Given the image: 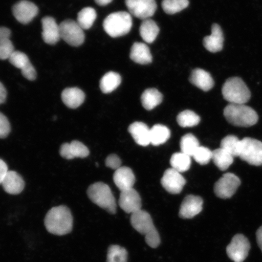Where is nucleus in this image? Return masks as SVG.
Masks as SVG:
<instances>
[{
	"label": "nucleus",
	"instance_id": "bb28decb",
	"mask_svg": "<svg viewBox=\"0 0 262 262\" xmlns=\"http://www.w3.org/2000/svg\"><path fill=\"white\" fill-rule=\"evenodd\" d=\"M160 29L156 23L149 18L143 20L140 27V34L147 43H152L159 35Z\"/></svg>",
	"mask_w": 262,
	"mask_h": 262
},
{
	"label": "nucleus",
	"instance_id": "58836bf2",
	"mask_svg": "<svg viewBox=\"0 0 262 262\" xmlns=\"http://www.w3.org/2000/svg\"><path fill=\"white\" fill-rule=\"evenodd\" d=\"M192 157L195 161L201 165H207L212 160V151L208 147L200 146Z\"/></svg>",
	"mask_w": 262,
	"mask_h": 262
},
{
	"label": "nucleus",
	"instance_id": "c756f323",
	"mask_svg": "<svg viewBox=\"0 0 262 262\" xmlns=\"http://www.w3.org/2000/svg\"><path fill=\"white\" fill-rule=\"evenodd\" d=\"M234 157L225 150L220 148L216 149L212 151V160L216 166L221 170L226 171L234 162Z\"/></svg>",
	"mask_w": 262,
	"mask_h": 262
},
{
	"label": "nucleus",
	"instance_id": "c03bdc74",
	"mask_svg": "<svg viewBox=\"0 0 262 262\" xmlns=\"http://www.w3.org/2000/svg\"><path fill=\"white\" fill-rule=\"evenodd\" d=\"M256 237L257 244L258 246H259L260 250L262 251V226L259 228H258V230L257 231Z\"/></svg>",
	"mask_w": 262,
	"mask_h": 262
},
{
	"label": "nucleus",
	"instance_id": "9b49d317",
	"mask_svg": "<svg viewBox=\"0 0 262 262\" xmlns=\"http://www.w3.org/2000/svg\"><path fill=\"white\" fill-rule=\"evenodd\" d=\"M129 14L143 20L155 14L157 6L156 0H125Z\"/></svg>",
	"mask_w": 262,
	"mask_h": 262
},
{
	"label": "nucleus",
	"instance_id": "0eeeda50",
	"mask_svg": "<svg viewBox=\"0 0 262 262\" xmlns=\"http://www.w3.org/2000/svg\"><path fill=\"white\" fill-rule=\"evenodd\" d=\"M241 150L239 157L244 161L253 166L262 165V142L245 137L241 140Z\"/></svg>",
	"mask_w": 262,
	"mask_h": 262
},
{
	"label": "nucleus",
	"instance_id": "7ed1b4c3",
	"mask_svg": "<svg viewBox=\"0 0 262 262\" xmlns=\"http://www.w3.org/2000/svg\"><path fill=\"white\" fill-rule=\"evenodd\" d=\"M224 114L228 123L235 126L250 127L258 120L255 111L245 104L229 103L225 107Z\"/></svg>",
	"mask_w": 262,
	"mask_h": 262
},
{
	"label": "nucleus",
	"instance_id": "ddd939ff",
	"mask_svg": "<svg viewBox=\"0 0 262 262\" xmlns=\"http://www.w3.org/2000/svg\"><path fill=\"white\" fill-rule=\"evenodd\" d=\"M13 15L22 24L30 23L38 13V8L34 3L22 0L19 2L12 8Z\"/></svg>",
	"mask_w": 262,
	"mask_h": 262
},
{
	"label": "nucleus",
	"instance_id": "473e14b6",
	"mask_svg": "<svg viewBox=\"0 0 262 262\" xmlns=\"http://www.w3.org/2000/svg\"><path fill=\"white\" fill-rule=\"evenodd\" d=\"M241 140L233 135L225 137L222 140L221 147L234 157H239L241 150Z\"/></svg>",
	"mask_w": 262,
	"mask_h": 262
},
{
	"label": "nucleus",
	"instance_id": "2eb2a0df",
	"mask_svg": "<svg viewBox=\"0 0 262 262\" xmlns=\"http://www.w3.org/2000/svg\"><path fill=\"white\" fill-rule=\"evenodd\" d=\"M9 60L15 67L20 69L23 75L26 79L31 81L35 80L37 72L25 54L21 52L15 51L10 57Z\"/></svg>",
	"mask_w": 262,
	"mask_h": 262
},
{
	"label": "nucleus",
	"instance_id": "f03ea898",
	"mask_svg": "<svg viewBox=\"0 0 262 262\" xmlns=\"http://www.w3.org/2000/svg\"><path fill=\"white\" fill-rule=\"evenodd\" d=\"M130 223L133 228L145 236L146 244L149 247L156 248L160 243V237L151 217L148 212L141 210L131 214Z\"/></svg>",
	"mask_w": 262,
	"mask_h": 262
},
{
	"label": "nucleus",
	"instance_id": "f257e3e1",
	"mask_svg": "<svg viewBox=\"0 0 262 262\" xmlns=\"http://www.w3.org/2000/svg\"><path fill=\"white\" fill-rule=\"evenodd\" d=\"M45 225L48 231L54 235L70 233L73 228V217L70 209L63 205L52 208L46 215Z\"/></svg>",
	"mask_w": 262,
	"mask_h": 262
},
{
	"label": "nucleus",
	"instance_id": "f8f14e48",
	"mask_svg": "<svg viewBox=\"0 0 262 262\" xmlns=\"http://www.w3.org/2000/svg\"><path fill=\"white\" fill-rule=\"evenodd\" d=\"M164 189L171 194H178L181 192L186 184V180L181 173L173 168L166 169L161 180Z\"/></svg>",
	"mask_w": 262,
	"mask_h": 262
},
{
	"label": "nucleus",
	"instance_id": "2f4dec72",
	"mask_svg": "<svg viewBox=\"0 0 262 262\" xmlns=\"http://www.w3.org/2000/svg\"><path fill=\"white\" fill-rule=\"evenodd\" d=\"M170 163L172 168L180 173L187 171L191 164V157L181 152L173 154L172 156Z\"/></svg>",
	"mask_w": 262,
	"mask_h": 262
},
{
	"label": "nucleus",
	"instance_id": "7c9ffc66",
	"mask_svg": "<svg viewBox=\"0 0 262 262\" xmlns=\"http://www.w3.org/2000/svg\"><path fill=\"white\" fill-rule=\"evenodd\" d=\"M171 136V131L162 124H156L150 129V143L155 146L162 145Z\"/></svg>",
	"mask_w": 262,
	"mask_h": 262
},
{
	"label": "nucleus",
	"instance_id": "e433bc0d",
	"mask_svg": "<svg viewBox=\"0 0 262 262\" xmlns=\"http://www.w3.org/2000/svg\"><path fill=\"white\" fill-rule=\"evenodd\" d=\"M188 5V0H163L162 3L164 12L169 15L175 14L183 11Z\"/></svg>",
	"mask_w": 262,
	"mask_h": 262
},
{
	"label": "nucleus",
	"instance_id": "dca6fc26",
	"mask_svg": "<svg viewBox=\"0 0 262 262\" xmlns=\"http://www.w3.org/2000/svg\"><path fill=\"white\" fill-rule=\"evenodd\" d=\"M203 201L201 196L189 195L183 200L179 211L182 219H192L201 213L203 209Z\"/></svg>",
	"mask_w": 262,
	"mask_h": 262
},
{
	"label": "nucleus",
	"instance_id": "72a5a7b5",
	"mask_svg": "<svg viewBox=\"0 0 262 262\" xmlns=\"http://www.w3.org/2000/svg\"><path fill=\"white\" fill-rule=\"evenodd\" d=\"M97 18L96 10L93 8H85L78 13V24L83 29H89L93 25Z\"/></svg>",
	"mask_w": 262,
	"mask_h": 262
},
{
	"label": "nucleus",
	"instance_id": "4c0bfd02",
	"mask_svg": "<svg viewBox=\"0 0 262 262\" xmlns=\"http://www.w3.org/2000/svg\"><path fill=\"white\" fill-rule=\"evenodd\" d=\"M127 252L119 245H111L108 249L107 262H127Z\"/></svg>",
	"mask_w": 262,
	"mask_h": 262
},
{
	"label": "nucleus",
	"instance_id": "c9c22d12",
	"mask_svg": "<svg viewBox=\"0 0 262 262\" xmlns=\"http://www.w3.org/2000/svg\"><path fill=\"white\" fill-rule=\"evenodd\" d=\"M177 121L181 127H191L198 125L201 122V118L193 111L185 110L178 115Z\"/></svg>",
	"mask_w": 262,
	"mask_h": 262
},
{
	"label": "nucleus",
	"instance_id": "393cba45",
	"mask_svg": "<svg viewBox=\"0 0 262 262\" xmlns=\"http://www.w3.org/2000/svg\"><path fill=\"white\" fill-rule=\"evenodd\" d=\"M130 58L136 63L147 64L151 63L152 57L147 46L143 42H134L130 49Z\"/></svg>",
	"mask_w": 262,
	"mask_h": 262
},
{
	"label": "nucleus",
	"instance_id": "6e6552de",
	"mask_svg": "<svg viewBox=\"0 0 262 262\" xmlns=\"http://www.w3.org/2000/svg\"><path fill=\"white\" fill-rule=\"evenodd\" d=\"M60 26L61 39L72 47H77L83 43L85 38L83 29L77 21L67 19Z\"/></svg>",
	"mask_w": 262,
	"mask_h": 262
},
{
	"label": "nucleus",
	"instance_id": "20e7f679",
	"mask_svg": "<svg viewBox=\"0 0 262 262\" xmlns=\"http://www.w3.org/2000/svg\"><path fill=\"white\" fill-rule=\"evenodd\" d=\"M222 95L229 103L245 104L251 97L250 89L241 78L234 77L226 80L222 87Z\"/></svg>",
	"mask_w": 262,
	"mask_h": 262
},
{
	"label": "nucleus",
	"instance_id": "aec40b11",
	"mask_svg": "<svg viewBox=\"0 0 262 262\" xmlns=\"http://www.w3.org/2000/svg\"><path fill=\"white\" fill-rule=\"evenodd\" d=\"M114 182L121 191L133 188L136 178L133 170L128 167L122 166L114 173Z\"/></svg>",
	"mask_w": 262,
	"mask_h": 262
},
{
	"label": "nucleus",
	"instance_id": "423d86ee",
	"mask_svg": "<svg viewBox=\"0 0 262 262\" xmlns=\"http://www.w3.org/2000/svg\"><path fill=\"white\" fill-rule=\"evenodd\" d=\"M133 26V19L128 12H117L108 15L103 21L104 31L111 37L125 35Z\"/></svg>",
	"mask_w": 262,
	"mask_h": 262
},
{
	"label": "nucleus",
	"instance_id": "cd10ccee",
	"mask_svg": "<svg viewBox=\"0 0 262 262\" xmlns=\"http://www.w3.org/2000/svg\"><path fill=\"white\" fill-rule=\"evenodd\" d=\"M141 101L144 108L147 111H150L162 102L163 96L155 88H149L143 92L141 97Z\"/></svg>",
	"mask_w": 262,
	"mask_h": 262
},
{
	"label": "nucleus",
	"instance_id": "b1692460",
	"mask_svg": "<svg viewBox=\"0 0 262 262\" xmlns=\"http://www.w3.org/2000/svg\"><path fill=\"white\" fill-rule=\"evenodd\" d=\"M61 99L66 106L71 109H76L83 103L85 94L77 88H67L62 92Z\"/></svg>",
	"mask_w": 262,
	"mask_h": 262
},
{
	"label": "nucleus",
	"instance_id": "a878e982",
	"mask_svg": "<svg viewBox=\"0 0 262 262\" xmlns=\"http://www.w3.org/2000/svg\"><path fill=\"white\" fill-rule=\"evenodd\" d=\"M11 35L9 29L0 27V60H7L15 52L14 45L10 40Z\"/></svg>",
	"mask_w": 262,
	"mask_h": 262
},
{
	"label": "nucleus",
	"instance_id": "39448f33",
	"mask_svg": "<svg viewBox=\"0 0 262 262\" xmlns=\"http://www.w3.org/2000/svg\"><path fill=\"white\" fill-rule=\"evenodd\" d=\"M88 195L91 201L99 207L105 209L111 214L117 210L116 199L110 186L103 182H97L91 185L88 189Z\"/></svg>",
	"mask_w": 262,
	"mask_h": 262
},
{
	"label": "nucleus",
	"instance_id": "79ce46f5",
	"mask_svg": "<svg viewBox=\"0 0 262 262\" xmlns=\"http://www.w3.org/2000/svg\"><path fill=\"white\" fill-rule=\"evenodd\" d=\"M8 171L7 165L3 160L0 159V185H2L3 180H4Z\"/></svg>",
	"mask_w": 262,
	"mask_h": 262
},
{
	"label": "nucleus",
	"instance_id": "4468645a",
	"mask_svg": "<svg viewBox=\"0 0 262 262\" xmlns=\"http://www.w3.org/2000/svg\"><path fill=\"white\" fill-rule=\"evenodd\" d=\"M119 205L124 211L133 214L142 209V200L134 188L124 190L121 191Z\"/></svg>",
	"mask_w": 262,
	"mask_h": 262
},
{
	"label": "nucleus",
	"instance_id": "1a4fd4ad",
	"mask_svg": "<svg viewBox=\"0 0 262 262\" xmlns=\"http://www.w3.org/2000/svg\"><path fill=\"white\" fill-rule=\"evenodd\" d=\"M241 184L240 179L232 173H227L215 183L214 192L218 198L223 199L233 196Z\"/></svg>",
	"mask_w": 262,
	"mask_h": 262
},
{
	"label": "nucleus",
	"instance_id": "4be33fe9",
	"mask_svg": "<svg viewBox=\"0 0 262 262\" xmlns=\"http://www.w3.org/2000/svg\"><path fill=\"white\" fill-rule=\"evenodd\" d=\"M128 131L138 145L146 146L150 143V129L145 123H133L129 126Z\"/></svg>",
	"mask_w": 262,
	"mask_h": 262
},
{
	"label": "nucleus",
	"instance_id": "c85d7f7f",
	"mask_svg": "<svg viewBox=\"0 0 262 262\" xmlns=\"http://www.w3.org/2000/svg\"><path fill=\"white\" fill-rule=\"evenodd\" d=\"M122 78L120 74L113 71L109 72L101 78L100 82V90L104 94L112 93L120 86Z\"/></svg>",
	"mask_w": 262,
	"mask_h": 262
},
{
	"label": "nucleus",
	"instance_id": "f704fd0d",
	"mask_svg": "<svg viewBox=\"0 0 262 262\" xmlns=\"http://www.w3.org/2000/svg\"><path fill=\"white\" fill-rule=\"evenodd\" d=\"M199 146V140L191 134H186V135L182 137L181 141H180L181 152L190 157H192L194 155Z\"/></svg>",
	"mask_w": 262,
	"mask_h": 262
},
{
	"label": "nucleus",
	"instance_id": "ea45409f",
	"mask_svg": "<svg viewBox=\"0 0 262 262\" xmlns=\"http://www.w3.org/2000/svg\"><path fill=\"white\" fill-rule=\"evenodd\" d=\"M11 132V125L8 118L0 113V139H5Z\"/></svg>",
	"mask_w": 262,
	"mask_h": 262
},
{
	"label": "nucleus",
	"instance_id": "a19ab883",
	"mask_svg": "<svg viewBox=\"0 0 262 262\" xmlns=\"http://www.w3.org/2000/svg\"><path fill=\"white\" fill-rule=\"evenodd\" d=\"M106 166L108 168L116 170L122 167V162L119 156L116 155H111L108 156L105 161Z\"/></svg>",
	"mask_w": 262,
	"mask_h": 262
},
{
	"label": "nucleus",
	"instance_id": "a18cd8bd",
	"mask_svg": "<svg viewBox=\"0 0 262 262\" xmlns=\"http://www.w3.org/2000/svg\"><path fill=\"white\" fill-rule=\"evenodd\" d=\"M97 5L100 6H106L113 2V0H95Z\"/></svg>",
	"mask_w": 262,
	"mask_h": 262
},
{
	"label": "nucleus",
	"instance_id": "9d476101",
	"mask_svg": "<svg viewBox=\"0 0 262 262\" xmlns=\"http://www.w3.org/2000/svg\"><path fill=\"white\" fill-rule=\"evenodd\" d=\"M251 245L248 238L242 234H236L227 248L228 257L234 262H244L248 255Z\"/></svg>",
	"mask_w": 262,
	"mask_h": 262
},
{
	"label": "nucleus",
	"instance_id": "37998d69",
	"mask_svg": "<svg viewBox=\"0 0 262 262\" xmlns=\"http://www.w3.org/2000/svg\"><path fill=\"white\" fill-rule=\"evenodd\" d=\"M7 97V92L3 84L0 82V104L5 103Z\"/></svg>",
	"mask_w": 262,
	"mask_h": 262
},
{
	"label": "nucleus",
	"instance_id": "5701e85b",
	"mask_svg": "<svg viewBox=\"0 0 262 262\" xmlns=\"http://www.w3.org/2000/svg\"><path fill=\"white\" fill-rule=\"evenodd\" d=\"M189 80L192 84L204 91H209L214 86L211 75L202 69L193 70Z\"/></svg>",
	"mask_w": 262,
	"mask_h": 262
},
{
	"label": "nucleus",
	"instance_id": "f3484780",
	"mask_svg": "<svg viewBox=\"0 0 262 262\" xmlns=\"http://www.w3.org/2000/svg\"><path fill=\"white\" fill-rule=\"evenodd\" d=\"M63 158L71 160L75 158H86L90 155V150L79 141L74 140L70 143H64L60 149Z\"/></svg>",
	"mask_w": 262,
	"mask_h": 262
},
{
	"label": "nucleus",
	"instance_id": "6ab92c4d",
	"mask_svg": "<svg viewBox=\"0 0 262 262\" xmlns=\"http://www.w3.org/2000/svg\"><path fill=\"white\" fill-rule=\"evenodd\" d=\"M224 36L222 29L217 24H213L211 34L204 39V46L212 53L220 52L224 47Z\"/></svg>",
	"mask_w": 262,
	"mask_h": 262
},
{
	"label": "nucleus",
	"instance_id": "412c9836",
	"mask_svg": "<svg viewBox=\"0 0 262 262\" xmlns=\"http://www.w3.org/2000/svg\"><path fill=\"white\" fill-rule=\"evenodd\" d=\"M3 189L8 194H19L25 188V182L17 172L9 171L2 183Z\"/></svg>",
	"mask_w": 262,
	"mask_h": 262
},
{
	"label": "nucleus",
	"instance_id": "a211bd4d",
	"mask_svg": "<svg viewBox=\"0 0 262 262\" xmlns=\"http://www.w3.org/2000/svg\"><path fill=\"white\" fill-rule=\"evenodd\" d=\"M42 37L46 43L55 45L60 40V26L55 19L51 16H46L42 19Z\"/></svg>",
	"mask_w": 262,
	"mask_h": 262
}]
</instances>
